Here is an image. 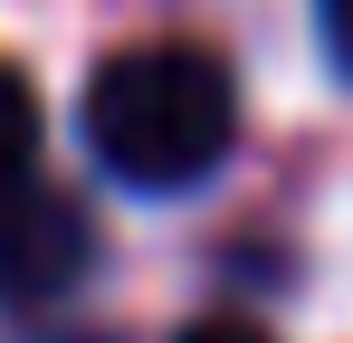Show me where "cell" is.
<instances>
[{"mask_svg": "<svg viewBox=\"0 0 353 343\" xmlns=\"http://www.w3.org/2000/svg\"><path fill=\"white\" fill-rule=\"evenodd\" d=\"M29 172H39V96H29V76L0 57V191L29 181Z\"/></svg>", "mask_w": 353, "mask_h": 343, "instance_id": "3", "label": "cell"}, {"mask_svg": "<svg viewBox=\"0 0 353 343\" xmlns=\"http://www.w3.org/2000/svg\"><path fill=\"white\" fill-rule=\"evenodd\" d=\"M181 343H268V334H258V324H191Z\"/></svg>", "mask_w": 353, "mask_h": 343, "instance_id": "5", "label": "cell"}, {"mask_svg": "<svg viewBox=\"0 0 353 343\" xmlns=\"http://www.w3.org/2000/svg\"><path fill=\"white\" fill-rule=\"evenodd\" d=\"M315 10H325V48L353 67V0H315Z\"/></svg>", "mask_w": 353, "mask_h": 343, "instance_id": "4", "label": "cell"}, {"mask_svg": "<svg viewBox=\"0 0 353 343\" xmlns=\"http://www.w3.org/2000/svg\"><path fill=\"white\" fill-rule=\"evenodd\" d=\"M239 143V76L191 39L115 48L86 86V153L134 191H191Z\"/></svg>", "mask_w": 353, "mask_h": 343, "instance_id": "1", "label": "cell"}, {"mask_svg": "<svg viewBox=\"0 0 353 343\" xmlns=\"http://www.w3.org/2000/svg\"><path fill=\"white\" fill-rule=\"evenodd\" d=\"M96 267V229L58 181H10L0 191V305H58Z\"/></svg>", "mask_w": 353, "mask_h": 343, "instance_id": "2", "label": "cell"}]
</instances>
